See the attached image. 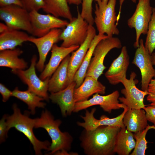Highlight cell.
<instances>
[{
    "label": "cell",
    "mask_w": 155,
    "mask_h": 155,
    "mask_svg": "<svg viewBox=\"0 0 155 155\" xmlns=\"http://www.w3.org/2000/svg\"><path fill=\"white\" fill-rule=\"evenodd\" d=\"M125 0H119V11L117 16V22L118 23L120 17L121 13V10L122 9V7L123 4V2ZM133 2L136 3V2L137 0H131Z\"/></svg>",
    "instance_id": "cell-38"
},
{
    "label": "cell",
    "mask_w": 155,
    "mask_h": 155,
    "mask_svg": "<svg viewBox=\"0 0 155 155\" xmlns=\"http://www.w3.org/2000/svg\"><path fill=\"white\" fill-rule=\"evenodd\" d=\"M0 93L2 96V101L3 102L7 101L9 98L12 96V91L2 83L0 84Z\"/></svg>",
    "instance_id": "cell-36"
},
{
    "label": "cell",
    "mask_w": 155,
    "mask_h": 155,
    "mask_svg": "<svg viewBox=\"0 0 155 155\" xmlns=\"http://www.w3.org/2000/svg\"><path fill=\"white\" fill-rule=\"evenodd\" d=\"M125 105L124 110L120 115L114 118H109L104 115H101L99 119L96 118L94 114L96 111V108L92 109L90 111L86 110L84 116L80 117L84 120L83 122H77V125L87 130H92L100 126H109L118 127L122 128L125 126L123 122L124 115L128 109Z\"/></svg>",
    "instance_id": "cell-15"
},
{
    "label": "cell",
    "mask_w": 155,
    "mask_h": 155,
    "mask_svg": "<svg viewBox=\"0 0 155 155\" xmlns=\"http://www.w3.org/2000/svg\"><path fill=\"white\" fill-rule=\"evenodd\" d=\"M33 35L40 37L51 30L66 26L69 22L50 14H42L34 10L29 12Z\"/></svg>",
    "instance_id": "cell-12"
},
{
    "label": "cell",
    "mask_w": 155,
    "mask_h": 155,
    "mask_svg": "<svg viewBox=\"0 0 155 155\" xmlns=\"http://www.w3.org/2000/svg\"><path fill=\"white\" fill-rule=\"evenodd\" d=\"M42 9L57 17H62L71 21L73 18L67 0H43Z\"/></svg>",
    "instance_id": "cell-26"
},
{
    "label": "cell",
    "mask_w": 155,
    "mask_h": 155,
    "mask_svg": "<svg viewBox=\"0 0 155 155\" xmlns=\"http://www.w3.org/2000/svg\"><path fill=\"white\" fill-rule=\"evenodd\" d=\"M22 7L29 12L35 10L38 11L44 6L43 0H20Z\"/></svg>",
    "instance_id": "cell-32"
},
{
    "label": "cell",
    "mask_w": 155,
    "mask_h": 155,
    "mask_svg": "<svg viewBox=\"0 0 155 155\" xmlns=\"http://www.w3.org/2000/svg\"><path fill=\"white\" fill-rule=\"evenodd\" d=\"M7 115H4L0 121V141L1 142H4L7 137L9 131L6 122Z\"/></svg>",
    "instance_id": "cell-34"
},
{
    "label": "cell",
    "mask_w": 155,
    "mask_h": 155,
    "mask_svg": "<svg viewBox=\"0 0 155 155\" xmlns=\"http://www.w3.org/2000/svg\"><path fill=\"white\" fill-rule=\"evenodd\" d=\"M153 10L150 0H138L135 12L127 20L128 26L134 28L135 30L136 38L134 44L135 48L139 46L141 35L147 34Z\"/></svg>",
    "instance_id": "cell-8"
},
{
    "label": "cell",
    "mask_w": 155,
    "mask_h": 155,
    "mask_svg": "<svg viewBox=\"0 0 155 155\" xmlns=\"http://www.w3.org/2000/svg\"><path fill=\"white\" fill-rule=\"evenodd\" d=\"M122 43L118 38L108 37L100 41L95 47L86 76H90L98 80L106 67L104 64V58L111 50L120 49Z\"/></svg>",
    "instance_id": "cell-5"
},
{
    "label": "cell",
    "mask_w": 155,
    "mask_h": 155,
    "mask_svg": "<svg viewBox=\"0 0 155 155\" xmlns=\"http://www.w3.org/2000/svg\"><path fill=\"white\" fill-rule=\"evenodd\" d=\"M119 92L115 90L112 93L105 96L98 93L93 95L92 97L87 100L75 103L73 112L77 113L83 109L93 106L99 105L104 111L109 113L113 110L123 108L125 105L120 103L119 98Z\"/></svg>",
    "instance_id": "cell-13"
},
{
    "label": "cell",
    "mask_w": 155,
    "mask_h": 155,
    "mask_svg": "<svg viewBox=\"0 0 155 155\" xmlns=\"http://www.w3.org/2000/svg\"><path fill=\"white\" fill-rule=\"evenodd\" d=\"M155 129L154 125H148L147 127L142 131L134 133V136L135 141V145L131 155H145L147 148L148 142L146 139V135L150 129Z\"/></svg>",
    "instance_id": "cell-29"
},
{
    "label": "cell",
    "mask_w": 155,
    "mask_h": 155,
    "mask_svg": "<svg viewBox=\"0 0 155 155\" xmlns=\"http://www.w3.org/2000/svg\"><path fill=\"white\" fill-rule=\"evenodd\" d=\"M121 127L100 126L92 130L84 129L80 137V146L87 155H111Z\"/></svg>",
    "instance_id": "cell-1"
},
{
    "label": "cell",
    "mask_w": 155,
    "mask_h": 155,
    "mask_svg": "<svg viewBox=\"0 0 155 155\" xmlns=\"http://www.w3.org/2000/svg\"><path fill=\"white\" fill-rule=\"evenodd\" d=\"M137 48L132 63L139 68L141 72L142 90L147 91L149 84L155 78V69L151 55L145 47L142 39L140 40L139 45Z\"/></svg>",
    "instance_id": "cell-11"
},
{
    "label": "cell",
    "mask_w": 155,
    "mask_h": 155,
    "mask_svg": "<svg viewBox=\"0 0 155 155\" xmlns=\"http://www.w3.org/2000/svg\"><path fill=\"white\" fill-rule=\"evenodd\" d=\"M70 57L69 55L64 59L50 78L48 91L51 93L59 91L67 86L68 69Z\"/></svg>",
    "instance_id": "cell-22"
},
{
    "label": "cell",
    "mask_w": 155,
    "mask_h": 155,
    "mask_svg": "<svg viewBox=\"0 0 155 155\" xmlns=\"http://www.w3.org/2000/svg\"><path fill=\"white\" fill-rule=\"evenodd\" d=\"M37 56L34 55L31 60L30 65L26 70L11 71L17 75L22 81L28 86V89L46 101L49 100L48 93V84L50 78L42 80L37 76L36 71Z\"/></svg>",
    "instance_id": "cell-9"
},
{
    "label": "cell",
    "mask_w": 155,
    "mask_h": 155,
    "mask_svg": "<svg viewBox=\"0 0 155 155\" xmlns=\"http://www.w3.org/2000/svg\"><path fill=\"white\" fill-rule=\"evenodd\" d=\"M77 10V17H73L62 31L59 37L60 40L63 41L61 46H80L87 37L89 24L82 17L78 9Z\"/></svg>",
    "instance_id": "cell-6"
},
{
    "label": "cell",
    "mask_w": 155,
    "mask_h": 155,
    "mask_svg": "<svg viewBox=\"0 0 155 155\" xmlns=\"http://www.w3.org/2000/svg\"><path fill=\"white\" fill-rule=\"evenodd\" d=\"M13 114L7 115L6 122L8 130L14 127L17 131L23 133L29 140L32 145L36 155H41L42 150H47L51 144L47 140L42 142L38 140L34 134L35 119L29 117L27 114H22L16 104L12 106Z\"/></svg>",
    "instance_id": "cell-3"
},
{
    "label": "cell",
    "mask_w": 155,
    "mask_h": 155,
    "mask_svg": "<svg viewBox=\"0 0 155 155\" xmlns=\"http://www.w3.org/2000/svg\"><path fill=\"white\" fill-rule=\"evenodd\" d=\"M93 0H82L81 14L89 24L93 25L94 18L92 15V4Z\"/></svg>",
    "instance_id": "cell-31"
},
{
    "label": "cell",
    "mask_w": 155,
    "mask_h": 155,
    "mask_svg": "<svg viewBox=\"0 0 155 155\" xmlns=\"http://www.w3.org/2000/svg\"><path fill=\"white\" fill-rule=\"evenodd\" d=\"M79 46H73L65 47L59 46L55 44L51 49L50 60L42 71L39 78L42 80L50 78L64 59L70 53L76 50Z\"/></svg>",
    "instance_id": "cell-19"
},
{
    "label": "cell",
    "mask_w": 155,
    "mask_h": 155,
    "mask_svg": "<svg viewBox=\"0 0 155 155\" xmlns=\"http://www.w3.org/2000/svg\"><path fill=\"white\" fill-rule=\"evenodd\" d=\"M76 86V83L73 81L64 89L51 93L49 96L52 102L59 105L63 117L71 115L73 112L76 103L74 95Z\"/></svg>",
    "instance_id": "cell-18"
},
{
    "label": "cell",
    "mask_w": 155,
    "mask_h": 155,
    "mask_svg": "<svg viewBox=\"0 0 155 155\" xmlns=\"http://www.w3.org/2000/svg\"><path fill=\"white\" fill-rule=\"evenodd\" d=\"M143 109L146 112L148 121L152 123L155 126V107L148 105Z\"/></svg>",
    "instance_id": "cell-35"
},
{
    "label": "cell",
    "mask_w": 155,
    "mask_h": 155,
    "mask_svg": "<svg viewBox=\"0 0 155 155\" xmlns=\"http://www.w3.org/2000/svg\"><path fill=\"white\" fill-rule=\"evenodd\" d=\"M147 91L149 94L147 100L150 103L149 105L155 107V78L153 79L149 84Z\"/></svg>",
    "instance_id": "cell-33"
},
{
    "label": "cell",
    "mask_w": 155,
    "mask_h": 155,
    "mask_svg": "<svg viewBox=\"0 0 155 155\" xmlns=\"http://www.w3.org/2000/svg\"><path fill=\"white\" fill-rule=\"evenodd\" d=\"M30 37L25 32L9 29L0 34V51L15 49L24 42L28 41Z\"/></svg>",
    "instance_id": "cell-24"
},
{
    "label": "cell",
    "mask_w": 155,
    "mask_h": 155,
    "mask_svg": "<svg viewBox=\"0 0 155 155\" xmlns=\"http://www.w3.org/2000/svg\"><path fill=\"white\" fill-rule=\"evenodd\" d=\"M23 53L19 48L0 51V66L11 69V71L24 70L28 67V63L19 56Z\"/></svg>",
    "instance_id": "cell-23"
},
{
    "label": "cell",
    "mask_w": 155,
    "mask_h": 155,
    "mask_svg": "<svg viewBox=\"0 0 155 155\" xmlns=\"http://www.w3.org/2000/svg\"><path fill=\"white\" fill-rule=\"evenodd\" d=\"M108 37L105 34H98L92 40L90 46L79 69L74 77L73 81L76 84L75 88L79 87L83 82L93 56L94 49L98 43Z\"/></svg>",
    "instance_id": "cell-27"
},
{
    "label": "cell",
    "mask_w": 155,
    "mask_h": 155,
    "mask_svg": "<svg viewBox=\"0 0 155 155\" xmlns=\"http://www.w3.org/2000/svg\"><path fill=\"white\" fill-rule=\"evenodd\" d=\"M151 59L153 65H155V53L153 52L151 55Z\"/></svg>",
    "instance_id": "cell-41"
},
{
    "label": "cell",
    "mask_w": 155,
    "mask_h": 155,
    "mask_svg": "<svg viewBox=\"0 0 155 155\" xmlns=\"http://www.w3.org/2000/svg\"><path fill=\"white\" fill-rule=\"evenodd\" d=\"M148 121L143 109L128 108L123 119L126 128L134 133L145 129L148 125Z\"/></svg>",
    "instance_id": "cell-21"
},
{
    "label": "cell",
    "mask_w": 155,
    "mask_h": 155,
    "mask_svg": "<svg viewBox=\"0 0 155 155\" xmlns=\"http://www.w3.org/2000/svg\"><path fill=\"white\" fill-rule=\"evenodd\" d=\"M0 18L11 29L32 34L29 12L22 7L16 5L0 7Z\"/></svg>",
    "instance_id": "cell-7"
},
{
    "label": "cell",
    "mask_w": 155,
    "mask_h": 155,
    "mask_svg": "<svg viewBox=\"0 0 155 155\" xmlns=\"http://www.w3.org/2000/svg\"><path fill=\"white\" fill-rule=\"evenodd\" d=\"M147 37L144 44L145 47L151 55L155 49V8H153V13L149 23Z\"/></svg>",
    "instance_id": "cell-30"
},
{
    "label": "cell",
    "mask_w": 155,
    "mask_h": 155,
    "mask_svg": "<svg viewBox=\"0 0 155 155\" xmlns=\"http://www.w3.org/2000/svg\"><path fill=\"white\" fill-rule=\"evenodd\" d=\"M95 24L98 34L106 35L108 37L118 35L117 16L115 7L116 0H94Z\"/></svg>",
    "instance_id": "cell-4"
},
{
    "label": "cell",
    "mask_w": 155,
    "mask_h": 155,
    "mask_svg": "<svg viewBox=\"0 0 155 155\" xmlns=\"http://www.w3.org/2000/svg\"><path fill=\"white\" fill-rule=\"evenodd\" d=\"M136 76L135 73L132 72L129 79L126 78L122 81L124 88L121 90V93L124 96L119 97V100L128 108L143 109L146 106L144 99L149 93L148 91L141 90L137 87Z\"/></svg>",
    "instance_id": "cell-10"
},
{
    "label": "cell",
    "mask_w": 155,
    "mask_h": 155,
    "mask_svg": "<svg viewBox=\"0 0 155 155\" xmlns=\"http://www.w3.org/2000/svg\"><path fill=\"white\" fill-rule=\"evenodd\" d=\"M16 5L22 7L20 0H0V7Z\"/></svg>",
    "instance_id": "cell-37"
},
{
    "label": "cell",
    "mask_w": 155,
    "mask_h": 155,
    "mask_svg": "<svg viewBox=\"0 0 155 155\" xmlns=\"http://www.w3.org/2000/svg\"><path fill=\"white\" fill-rule=\"evenodd\" d=\"M96 35L94 27L89 24L85 40L76 50L72 53L68 66L67 86L73 81L75 73L80 66L92 40Z\"/></svg>",
    "instance_id": "cell-16"
},
{
    "label": "cell",
    "mask_w": 155,
    "mask_h": 155,
    "mask_svg": "<svg viewBox=\"0 0 155 155\" xmlns=\"http://www.w3.org/2000/svg\"><path fill=\"white\" fill-rule=\"evenodd\" d=\"M10 29L5 24L0 23V33L5 32Z\"/></svg>",
    "instance_id": "cell-39"
},
{
    "label": "cell",
    "mask_w": 155,
    "mask_h": 155,
    "mask_svg": "<svg viewBox=\"0 0 155 155\" xmlns=\"http://www.w3.org/2000/svg\"><path fill=\"white\" fill-rule=\"evenodd\" d=\"M129 64V57L127 47H122L118 56L111 63L105 73V76L111 85H115L121 83L126 78V73Z\"/></svg>",
    "instance_id": "cell-17"
},
{
    "label": "cell",
    "mask_w": 155,
    "mask_h": 155,
    "mask_svg": "<svg viewBox=\"0 0 155 155\" xmlns=\"http://www.w3.org/2000/svg\"><path fill=\"white\" fill-rule=\"evenodd\" d=\"M12 96L24 102L28 106L30 113L34 115L37 107L44 108L46 104L42 102L44 99L35 93L28 89L26 91H21L16 87L12 91Z\"/></svg>",
    "instance_id": "cell-28"
},
{
    "label": "cell",
    "mask_w": 155,
    "mask_h": 155,
    "mask_svg": "<svg viewBox=\"0 0 155 155\" xmlns=\"http://www.w3.org/2000/svg\"><path fill=\"white\" fill-rule=\"evenodd\" d=\"M135 141L133 132L125 126L121 128L118 133L114 150L119 155H129L135 146Z\"/></svg>",
    "instance_id": "cell-25"
},
{
    "label": "cell",
    "mask_w": 155,
    "mask_h": 155,
    "mask_svg": "<svg viewBox=\"0 0 155 155\" xmlns=\"http://www.w3.org/2000/svg\"><path fill=\"white\" fill-rule=\"evenodd\" d=\"M34 128H42L48 133L52 143L47 151L54 154L61 150L69 151L73 141L72 136L68 132H62L59 127L62 123L60 119H55L51 113L45 110L42 113L40 118L35 119Z\"/></svg>",
    "instance_id": "cell-2"
},
{
    "label": "cell",
    "mask_w": 155,
    "mask_h": 155,
    "mask_svg": "<svg viewBox=\"0 0 155 155\" xmlns=\"http://www.w3.org/2000/svg\"><path fill=\"white\" fill-rule=\"evenodd\" d=\"M69 4L77 5L82 4V0H67Z\"/></svg>",
    "instance_id": "cell-40"
},
{
    "label": "cell",
    "mask_w": 155,
    "mask_h": 155,
    "mask_svg": "<svg viewBox=\"0 0 155 155\" xmlns=\"http://www.w3.org/2000/svg\"><path fill=\"white\" fill-rule=\"evenodd\" d=\"M106 90L105 86L98 80L90 76H86L81 84L75 89V102L87 100L91 96L96 93L104 94Z\"/></svg>",
    "instance_id": "cell-20"
},
{
    "label": "cell",
    "mask_w": 155,
    "mask_h": 155,
    "mask_svg": "<svg viewBox=\"0 0 155 155\" xmlns=\"http://www.w3.org/2000/svg\"><path fill=\"white\" fill-rule=\"evenodd\" d=\"M62 32L61 28H55L42 36L37 38L30 36L29 38L28 41L36 45L38 52L39 59L36 67L39 71H42L44 69L47 56L53 45L60 40Z\"/></svg>",
    "instance_id": "cell-14"
}]
</instances>
